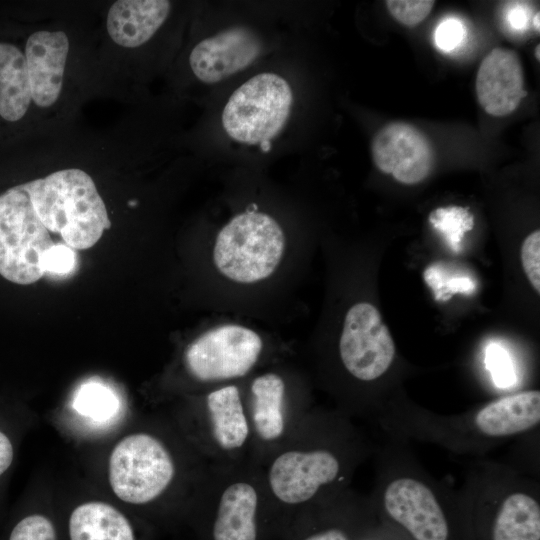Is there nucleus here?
I'll list each match as a JSON object with an SVG mask.
<instances>
[{
    "mask_svg": "<svg viewBox=\"0 0 540 540\" xmlns=\"http://www.w3.org/2000/svg\"><path fill=\"white\" fill-rule=\"evenodd\" d=\"M519 57L514 51L495 48L482 61L476 77L480 105L490 115L513 112L526 96Z\"/></svg>",
    "mask_w": 540,
    "mask_h": 540,
    "instance_id": "obj_20",
    "label": "nucleus"
},
{
    "mask_svg": "<svg viewBox=\"0 0 540 540\" xmlns=\"http://www.w3.org/2000/svg\"><path fill=\"white\" fill-rule=\"evenodd\" d=\"M72 406L79 416L97 425L113 421L120 411V401L114 391L94 381L78 388Z\"/></svg>",
    "mask_w": 540,
    "mask_h": 540,
    "instance_id": "obj_23",
    "label": "nucleus"
},
{
    "mask_svg": "<svg viewBox=\"0 0 540 540\" xmlns=\"http://www.w3.org/2000/svg\"><path fill=\"white\" fill-rule=\"evenodd\" d=\"M507 21L515 30L526 29L529 25V15L524 7L515 4L508 11Z\"/></svg>",
    "mask_w": 540,
    "mask_h": 540,
    "instance_id": "obj_32",
    "label": "nucleus"
},
{
    "mask_svg": "<svg viewBox=\"0 0 540 540\" xmlns=\"http://www.w3.org/2000/svg\"><path fill=\"white\" fill-rule=\"evenodd\" d=\"M378 523L370 498L348 488L299 514L280 540H363Z\"/></svg>",
    "mask_w": 540,
    "mask_h": 540,
    "instance_id": "obj_14",
    "label": "nucleus"
},
{
    "mask_svg": "<svg viewBox=\"0 0 540 540\" xmlns=\"http://www.w3.org/2000/svg\"><path fill=\"white\" fill-rule=\"evenodd\" d=\"M175 447L152 431L123 437L108 462V480L116 497L150 509L154 521L187 520L190 507L176 493H185L194 501L209 463L194 448L178 454Z\"/></svg>",
    "mask_w": 540,
    "mask_h": 540,
    "instance_id": "obj_3",
    "label": "nucleus"
},
{
    "mask_svg": "<svg viewBox=\"0 0 540 540\" xmlns=\"http://www.w3.org/2000/svg\"><path fill=\"white\" fill-rule=\"evenodd\" d=\"M372 156L380 171L407 185L423 181L434 163L428 139L403 122L390 123L378 131L372 142Z\"/></svg>",
    "mask_w": 540,
    "mask_h": 540,
    "instance_id": "obj_16",
    "label": "nucleus"
},
{
    "mask_svg": "<svg viewBox=\"0 0 540 540\" xmlns=\"http://www.w3.org/2000/svg\"><path fill=\"white\" fill-rule=\"evenodd\" d=\"M539 12H537L534 17H533V20H532V23H533V26L535 28V30H537L539 32Z\"/></svg>",
    "mask_w": 540,
    "mask_h": 540,
    "instance_id": "obj_35",
    "label": "nucleus"
},
{
    "mask_svg": "<svg viewBox=\"0 0 540 540\" xmlns=\"http://www.w3.org/2000/svg\"><path fill=\"white\" fill-rule=\"evenodd\" d=\"M187 521L198 540H271L260 467L209 464Z\"/></svg>",
    "mask_w": 540,
    "mask_h": 540,
    "instance_id": "obj_4",
    "label": "nucleus"
},
{
    "mask_svg": "<svg viewBox=\"0 0 540 540\" xmlns=\"http://www.w3.org/2000/svg\"><path fill=\"white\" fill-rule=\"evenodd\" d=\"M261 336L240 325H223L201 334L185 349L183 365L196 383L211 388L243 379L259 363Z\"/></svg>",
    "mask_w": 540,
    "mask_h": 540,
    "instance_id": "obj_13",
    "label": "nucleus"
},
{
    "mask_svg": "<svg viewBox=\"0 0 540 540\" xmlns=\"http://www.w3.org/2000/svg\"><path fill=\"white\" fill-rule=\"evenodd\" d=\"M76 256L72 248L63 244H54L45 253L42 259L44 272L54 274H67L73 270Z\"/></svg>",
    "mask_w": 540,
    "mask_h": 540,
    "instance_id": "obj_30",
    "label": "nucleus"
},
{
    "mask_svg": "<svg viewBox=\"0 0 540 540\" xmlns=\"http://www.w3.org/2000/svg\"><path fill=\"white\" fill-rule=\"evenodd\" d=\"M471 528L484 540H540L538 485L511 468L481 462L460 494Z\"/></svg>",
    "mask_w": 540,
    "mask_h": 540,
    "instance_id": "obj_5",
    "label": "nucleus"
},
{
    "mask_svg": "<svg viewBox=\"0 0 540 540\" xmlns=\"http://www.w3.org/2000/svg\"><path fill=\"white\" fill-rule=\"evenodd\" d=\"M285 248L282 228L271 216L248 211L234 216L218 233L213 250L217 269L239 283L269 277Z\"/></svg>",
    "mask_w": 540,
    "mask_h": 540,
    "instance_id": "obj_9",
    "label": "nucleus"
},
{
    "mask_svg": "<svg viewBox=\"0 0 540 540\" xmlns=\"http://www.w3.org/2000/svg\"><path fill=\"white\" fill-rule=\"evenodd\" d=\"M404 434L439 442L454 450L482 447L534 429L540 422V392L526 390L495 399L474 412L433 419L430 414L382 413ZM399 431V432H400Z\"/></svg>",
    "mask_w": 540,
    "mask_h": 540,
    "instance_id": "obj_6",
    "label": "nucleus"
},
{
    "mask_svg": "<svg viewBox=\"0 0 540 540\" xmlns=\"http://www.w3.org/2000/svg\"><path fill=\"white\" fill-rule=\"evenodd\" d=\"M375 486L369 497L384 527L402 540H464L468 515L460 494L430 476L400 442L378 450Z\"/></svg>",
    "mask_w": 540,
    "mask_h": 540,
    "instance_id": "obj_2",
    "label": "nucleus"
},
{
    "mask_svg": "<svg viewBox=\"0 0 540 540\" xmlns=\"http://www.w3.org/2000/svg\"><path fill=\"white\" fill-rule=\"evenodd\" d=\"M13 461V446L9 438L0 431V476L10 467Z\"/></svg>",
    "mask_w": 540,
    "mask_h": 540,
    "instance_id": "obj_33",
    "label": "nucleus"
},
{
    "mask_svg": "<svg viewBox=\"0 0 540 540\" xmlns=\"http://www.w3.org/2000/svg\"><path fill=\"white\" fill-rule=\"evenodd\" d=\"M54 245L21 185L0 195V275L19 284L35 283L44 275V253Z\"/></svg>",
    "mask_w": 540,
    "mask_h": 540,
    "instance_id": "obj_11",
    "label": "nucleus"
},
{
    "mask_svg": "<svg viewBox=\"0 0 540 540\" xmlns=\"http://www.w3.org/2000/svg\"><path fill=\"white\" fill-rule=\"evenodd\" d=\"M463 24L454 18L443 20L435 31V43L442 51H452L464 40Z\"/></svg>",
    "mask_w": 540,
    "mask_h": 540,
    "instance_id": "obj_31",
    "label": "nucleus"
},
{
    "mask_svg": "<svg viewBox=\"0 0 540 540\" xmlns=\"http://www.w3.org/2000/svg\"><path fill=\"white\" fill-rule=\"evenodd\" d=\"M423 276L427 285L433 290L436 300H447L457 293L470 294L476 286L470 276L450 273L439 264L428 267Z\"/></svg>",
    "mask_w": 540,
    "mask_h": 540,
    "instance_id": "obj_25",
    "label": "nucleus"
},
{
    "mask_svg": "<svg viewBox=\"0 0 540 540\" xmlns=\"http://www.w3.org/2000/svg\"><path fill=\"white\" fill-rule=\"evenodd\" d=\"M429 222L446 239L453 251H459L465 232L473 227V216L468 208L448 206L437 208L429 215Z\"/></svg>",
    "mask_w": 540,
    "mask_h": 540,
    "instance_id": "obj_24",
    "label": "nucleus"
},
{
    "mask_svg": "<svg viewBox=\"0 0 540 540\" xmlns=\"http://www.w3.org/2000/svg\"><path fill=\"white\" fill-rule=\"evenodd\" d=\"M292 103V89L284 78L274 73L258 74L230 96L222 112L223 128L240 143H265L284 127Z\"/></svg>",
    "mask_w": 540,
    "mask_h": 540,
    "instance_id": "obj_12",
    "label": "nucleus"
},
{
    "mask_svg": "<svg viewBox=\"0 0 540 540\" xmlns=\"http://www.w3.org/2000/svg\"><path fill=\"white\" fill-rule=\"evenodd\" d=\"M243 389L251 430V461L261 466L311 411L308 402L277 371L254 376Z\"/></svg>",
    "mask_w": 540,
    "mask_h": 540,
    "instance_id": "obj_10",
    "label": "nucleus"
},
{
    "mask_svg": "<svg viewBox=\"0 0 540 540\" xmlns=\"http://www.w3.org/2000/svg\"><path fill=\"white\" fill-rule=\"evenodd\" d=\"M7 540H59V535L51 516L43 512H32L13 525Z\"/></svg>",
    "mask_w": 540,
    "mask_h": 540,
    "instance_id": "obj_26",
    "label": "nucleus"
},
{
    "mask_svg": "<svg viewBox=\"0 0 540 540\" xmlns=\"http://www.w3.org/2000/svg\"><path fill=\"white\" fill-rule=\"evenodd\" d=\"M382 524L378 523V525L370 531L363 540H382V533H381Z\"/></svg>",
    "mask_w": 540,
    "mask_h": 540,
    "instance_id": "obj_34",
    "label": "nucleus"
},
{
    "mask_svg": "<svg viewBox=\"0 0 540 540\" xmlns=\"http://www.w3.org/2000/svg\"><path fill=\"white\" fill-rule=\"evenodd\" d=\"M338 352L343 368L357 381L372 382L387 372L395 346L376 307L361 302L348 310Z\"/></svg>",
    "mask_w": 540,
    "mask_h": 540,
    "instance_id": "obj_15",
    "label": "nucleus"
},
{
    "mask_svg": "<svg viewBox=\"0 0 540 540\" xmlns=\"http://www.w3.org/2000/svg\"><path fill=\"white\" fill-rule=\"evenodd\" d=\"M69 39L61 30H39L25 45V59L32 102L39 108L52 107L59 99L67 58Z\"/></svg>",
    "mask_w": 540,
    "mask_h": 540,
    "instance_id": "obj_18",
    "label": "nucleus"
},
{
    "mask_svg": "<svg viewBox=\"0 0 540 540\" xmlns=\"http://www.w3.org/2000/svg\"><path fill=\"white\" fill-rule=\"evenodd\" d=\"M184 439L209 464L251 460V430L237 383L206 390L178 416Z\"/></svg>",
    "mask_w": 540,
    "mask_h": 540,
    "instance_id": "obj_8",
    "label": "nucleus"
},
{
    "mask_svg": "<svg viewBox=\"0 0 540 540\" xmlns=\"http://www.w3.org/2000/svg\"><path fill=\"white\" fill-rule=\"evenodd\" d=\"M31 102L24 52L13 44L0 42V116L9 122L19 121Z\"/></svg>",
    "mask_w": 540,
    "mask_h": 540,
    "instance_id": "obj_22",
    "label": "nucleus"
},
{
    "mask_svg": "<svg viewBox=\"0 0 540 540\" xmlns=\"http://www.w3.org/2000/svg\"><path fill=\"white\" fill-rule=\"evenodd\" d=\"M20 185L44 227L72 249L91 248L111 227L105 202L82 169L57 170Z\"/></svg>",
    "mask_w": 540,
    "mask_h": 540,
    "instance_id": "obj_7",
    "label": "nucleus"
},
{
    "mask_svg": "<svg viewBox=\"0 0 540 540\" xmlns=\"http://www.w3.org/2000/svg\"><path fill=\"white\" fill-rule=\"evenodd\" d=\"M539 48H540V45H537V46H536V50H535V56H536V58H537L538 60L540 59Z\"/></svg>",
    "mask_w": 540,
    "mask_h": 540,
    "instance_id": "obj_36",
    "label": "nucleus"
},
{
    "mask_svg": "<svg viewBox=\"0 0 540 540\" xmlns=\"http://www.w3.org/2000/svg\"><path fill=\"white\" fill-rule=\"evenodd\" d=\"M343 412L311 409L293 434L259 466L271 540H280L306 509L349 487L373 453L368 439Z\"/></svg>",
    "mask_w": 540,
    "mask_h": 540,
    "instance_id": "obj_1",
    "label": "nucleus"
},
{
    "mask_svg": "<svg viewBox=\"0 0 540 540\" xmlns=\"http://www.w3.org/2000/svg\"><path fill=\"white\" fill-rule=\"evenodd\" d=\"M170 9L171 2L165 0H118L107 13L108 35L118 46L139 47L163 25Z\"/></svg>",
    "mask_w": 540,
    "mask_h": 540,
    "instance_id": "obj_21",
    "label": "nucleus"
},
{
    "mask_svg": "<svg viewBox=\"0 0 540 540\" xmlns=\"http://www.w3.org/2000/svg\"><path fill=\"white\" fill-rule=\"evenodd\" d=\"M149 528L110 503L92 500L73 507L57 530L59 540H150Z\"/></svg>",
    "mask_w": 540,
    "mask_h": 540,
    "instance_id": "obj_19",
    "label": "nucleus"
},
{
    "mask_svg": "<svg viewBox=\"0 0 540 540\" xmlns=\"http://www.w3.org/2000/svg\"><path fill=\"white\" fill-rule=\"evenodd\" d=\"M523 270L531 285L540 293V231L529 234L521 245Z\"/></svg>",
    "mask_w": 540,
    "mask_h": 540,
    "instance_id": "obj_29",
    "label": "nucleus"
},
{
    "mask_svg": "<svg viewBox=\"0 0 540 540\" xmlns=\"http://www.w3.org/2000/svg\"><path fill=\"white\" fill-rule=\"evenodd\" d=\"M260 51L261 43L251 30L234 27L197 43L189 65L197 79L212 84L248 67Z\"/></svg>",
    "mask_w": 540,
    "mask_h": 540,
    "instance_id": "obj_17",
    "label": "nucleus"
},
{
    "mask_svg": "<svg viewBox=\"0 0 540 540\" xmlns=\"http://www.w3.org/2000/svg\"><path fill=\"white\" fill-rule=\"evenodd\" d=\"M385 3L391 15L398 22L414 26L429 15L435 2L430 0H388Z\"/></svg>",
    "mask_w": 540,
    "mask_h": 540,
    "instance_id": "obj_28",
    "label": "nucleus"
},
{
    "mask_svg": "<svg viewBox=\"0 0 540 540\" xmlns=\"http://www.w3.org/2000/svg\"><path fill=\"white\" fill-rule=\"evenodd\" d=\"M486 367L499 388H509L516 382V372L511 356L500 344L492 342L485 351Z\"/></svg>",
    "mask_w": 540,
    "mask_h": 540,
    "instance_id": "obj_27",
    "label": "nucleus"
}]
</instances>
